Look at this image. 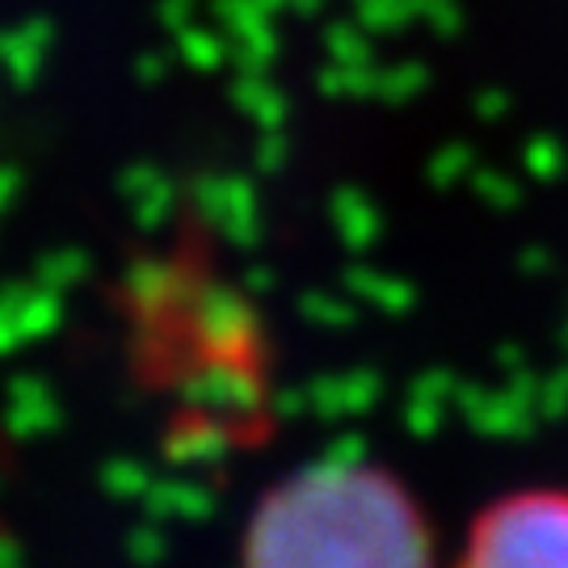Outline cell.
I'll list each match as a JSON object with an SVG mask.
<instances>
[{"label":"cell","mask_w":568,"mask_h":568,"mask_svg":"<svg viewBox=\"0 0 568 568\" xmlns=\"http://www.w3.org/2000/svg\"><path fill=\"white\" fill-rule=\"evenodd\" d=\"M241 568H438V530L384 464H312L262 493Z\"/></svg>","instance_id":"1"},{"label":"cell","mask_w":568,"mask_h":568,"mask_svg":"<svg viewBox=\"0 0 568 568\" xmlns=\"http://www.w3.org/2000/svg\"><path fill=\"white\" fill-rule=\"evenodd\" d=\"M450 568H568V488L530 485L493 497Z\"/></svg>","instance_id":"2"}]
</instances>
